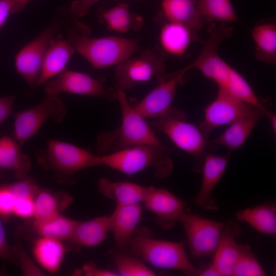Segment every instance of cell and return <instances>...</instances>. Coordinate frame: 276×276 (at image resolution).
Returning a JSON list of instances; mask_svg holds the SVG:
<instances>
[{"instance_id": "6da1fadb", "label": "cell", "mask_w": 276, "mask_h": 276, "mask_svg": "<svg viewBox=\"0 0 276 276\" xmlns=\"http://www.w3.org/2000/svg\"><path fill=\"white\" fill-rule=\"evenodd\" d=\"M90 32L86 25L78 22L69 30L66 39L95 68L117 66L139 49L136 40L118 36L91 37Z\"/></svg>"}, {"instance_id": "7a4b0ae2", "label": "cell", "mask_w": 276, "mask_h": 276, "mask_svg": "<svg viewBox=\"0 0 276 276\" xmlns=\"http://www.w3.org/2000/svg\"><path fill=\"white\" fill-rule=\"evenodd\" d=\"M116 89L117 100L121 113V124L113 132L100 135L98 139L99 151L105 154L112 146L114 151H116L141 145H161L152 127L130 104L125 91L117 87Z\"/></svg>"}, {"instance_id": "3957f363", "label": "cell", "mask_w": 276, "mask_h": 276, "mask_svg": "<svg viewBox=\"0 0 276 276\" xmlns=\"http://www.w3.org/2000/svg\"><path fill=\"white\" fill-rule=\"evenodd\" d=\"M184 244L183 242L154 239L146 229L142 228L135 230L128 246L133 255L155 267L196 275L199 268L189 261Z\"/></svg>"}, {"instance_id": "277c9868", "label": "cell", "mask_w": 276, "mask_h": 276, "mask_svg": "<svg viewBox=\"0 0 276 276\" xmlns=\"http://www.w3.org/2000/svg\"><path fill=\"white\" fill-rule=\"evenodd\" d=\"M100 166H105L130 175L152 168L156 176L164 178L173 169L167 149L162 145H141L109 154L100 155Z\"/></svg>"}, {"instance_id": "5b68a950", "label": "cell", "mask_w": 276, "mask_h": 276, "mask_svg": "<svg viewBox=\"0 0 276 276\" xmlns=\"http://www.w3.org/2000/svg\"><path fill=\"white\" fill-rule=\"evenodd\" d=\"M38 162L52 170L60 180L72 181L76 172L100 166V155H95L74 144L48 139L47 147L37 153Z\"/></svg>"}, {"instance_id": "8992f818", "label": "cell", "mask_w": 276, "mask_h": 276, "mask_svg": "<svg viewBox=\"0 0 276 276\" xmlns=\"http://www.w3.org/2000/svg\"><path fill=\"white\" fill-rule=\"evenodd\" d=\"M149 125L167 135L179 149L199 158L204 156L208 137L201 129L188 122L184 113L171 107Z\"/></svg>"}, {"instance_id": "52a82bcc", "label": "cell", "mask_w": 276, "mask_h": 276, "mask_svg": "<svg viewBox=\"0 0 276 276\" xmlns=\"http://www.w3.org/2000/svg\"><path fill=\"white\" fill-rule=\"evenodd\" d=\"M66 112L65 104L58 95L45 94L38 104L15 113L13 137L22 146L38 132L47 120L52 119L60 124Z\"/></svg>"}, {"instance_id": "ba28073f", "label": "cell", "mask_w": 276, "mask_h": 276, "mask_svg": "<svg viewBox=\"0 0 276 276\" xmlns=\"http://www.w3.org/2000/svg\"><path fill=\"white\" fill-rule=\"evenodd\" d=\"M233 31V28L224 22L219 25L211 24L208 28V37L200 54L189 65L190 69L198 70L213 81L218 88L224 85L232 67L219 56L218 49L221 42L229 37Z\"/></svg>"}, {"instance_id": "9c48e42d", "label": "cell", "mask_w": 276, "mask_h": 276, "mask_svg": "<svg viewBox=\"0 0 276 276\" xmlns=\"http://www.w3.org/2000/svg\"><path fill=\"white\" fill-rule=\"evenodd\" d=\"M165 70L163 58L155 51L145 49L138 57H130L116 66V87L125 91L154 78L159 81Z\"/></svg>"}, {"instance_id": "30bf717a", "label": "cell", "mask_w": 276, "mask_h": 276, "mask_svg": "<svg viewBox=\"0 0 276 276\" xmlns=\"http://www.w3.org/2000/svg\"><path fill=\"white\" fill-rule=\"evenodd\" d=\"M182 225L192 254L199 258L214 254L222 237L225 223L192 214L188 209L179 221Z\"/></svg>"}, {"instance_id": "8fae6325", "label": "cell", "mask_w": 276, "mask_h": 276, "mask_svg": "<svg viewBox=\"0 0 276 276\" xmlns=\"http://www.w3.org/2000/svg\"><path fill=\"white\" fill-rule=\"evenodd\" d=\"M44 84L47 95H58L67 93L103 98L109 101L117 99L116 88H105L101 79L66 68Z\"/></svg>"}, {"instance_id": "7c38bea8", "label": "cell", "mask_w": 276, "mask_h": 276, "mask_svg": "<svg viewBox=\"0 0 276 276\" xmlns=\"http://www.w3.org/2000/svg\"><path fill=\"white\" fill-rule=\"evenodd\" d=\"M58 27L52 25L26 44L15 57L17 73L31 86L38 85L44 57Z\"/></svg>"}, {"instance_id": "4fadbf2b", "label": "cell", "mask_w": 276, "mask_h": 276, "mask_svg": "<svg viewBox=\"0 0 276 276\" xmlns=\"http://www.w3.org/2000/svg\"><path fill=\"white\" fill-rule=\"evenodd\" d=\"M189 65L182 67L169 76L164 75L157 85L133 106L145 119H157L171 107L176 89L183 81Z\"/></svg>"}, {"instance_id": "5bb4252c", "label": "cell", "mask_w": 276, "mask_h": 276, "mask_svg": "<svg viewBox=\"0 0 276 276\" xmlns=\"http://www.w3.org/2000/svg\"><path fill=\"white\" fill-rule=\"evenodd\" d=\"M254 107L237 100L219 88L216 98L204 110V119L199 128L208 136L215 128L230 124Z\"/></svg>"}, {"instance_id": "9a60e30c", "label": "cell", "mask_w": 276, "mask_h": 276, "mask_svg": "<svg viewBox=\"0 0 276 276\" xmlns=\"http://www.w3.org/2000/svg\"><path fill=\"white\" fill-rule=\"evenodd\" d=\"M143 202L155 215L156 222L164 229L173 228L187 209L185 202L163 188L151 187Z\"/></svg>"}, {"instance_id": "2e32d148", "label": "cell", "mask_w": 276, "mask_h": 276, "mask_svg": "<svg viewBox=\"0 0 276 276\" xmlns=\"http://www.w3.org/2000/svg\"><path fill=\"white\" fill-rule=\"evenodd\" d=\"M228 157L226 156L205 154L202 168V178L200 190L194 201L199 207L208 210H217L218 205L213 196L216 186L225 172Z\"/></svg>"}, {"instance_id": "e0dca14e", "label": "cell", "mask_w": 276, "mask_h": 276, "mask_svg": "<svg viewBox=\"0 0 276 276\" xmlns=\"http://www.w3.org/2000/svg\"><path fill=\"white\" fill-rule=\"evenodd\" d=\"M142 217L141 203L117 205L109 216L110 231L119 248H126Z\"/></svg>"}, {"instance_id": "ac0fdd59", "label": "cell", "mask_w": 276, "mask_h": 276, "mask_svg": "<svg viewBox=\"0 0 276 276\" xmlns=\"http://www.w3.org/2000/svg\"><path fill=\"white\" fill-rule=\"evenodd\" d=\"M267 110L252 108L229 124L227 129L212 143L230 150L241 147L246 142L260 118Z\"/></svg>"}, {"instance_id": "d6986e66", "label": "cell", "mask_w": 276, "mask_h": 276, "mask_svg": "<svg viewBox=\"0 0 276 276\" xmlns=\"http://www.w3.org/2000/svg\"><path fill=\"white\" fill-rule=\"evenodd\" d=\"M75 49L67 39L60 34L53 37L46 51L38 85H43L66 68Z\"/></svg>"}, {"instance_id": "ffe728a7", "label": "cell", "mask_w": 276, "mask_h": 276, "mask_svg": "<svg viewBox=\"0 0 276 276\" xmlns=\"http://www.w3.org/2000/svg\"><path fill=\"white\" fill-rule=\"evenodd\" d=\"M239 229L234 223L225 224L224 230L215 252L212 265L220 275L233 276L241 251L235 240Z\"/></svg>"}, {"instance_id": "44dd1931", "label": "cell", "mask_w": 276, "mask_h": 276, "mask_svg": "<svg viewBox=\"0 0 276 276\" xmlns=\"http://www.w3.org/2000/svg\"><path fill=\"white\" fill-rule=\"evenodd\" d=\"M151 187L143 186L128 181H113L106 177L98 181L99 192L114 200L117 205H132L143 202Z\"/></svg>"}, {"instance_id": "7402d4cb", "label": "cell", "mask_w": 276, "mask_h": 276, "mask_svg": "<svg viewBox=\"0 0 276 276\" xmlns=\"http://www.w3.org/2000/svg\"><path fill=\"white\" fill-rule=\"evenodd\" d=\"M195 0H163L162 10L168 21L183 25L196 35L203 26V19Z\"/></svg>"}, {"instance_id": "603a6c76", "label": "cell", "mask_w": 276, "mask_h": 276, "mask_svg": "<svg viewBox=\"0 0 276 276\" xmlns=\"http://www.w3.org/2000/svg\"><path fill=\"white\" fill-rule=\"evenodd\" d=\"M21 147L13 137L0 138V169L12 171L18 180L27 177L31 167L30 158L22 152Z\"/></svg>"}, {"instance_id": "cb8c5ba5", "label": "cell", "mask_w": 276, "mask_h": 276, "mask_svg": "<svg viewBox=\"0 0 276 276\" xmlns=\"http://www.w3.org/2000/svg\"><path fill=\"white\" fill-rule=\"evenodd\" d=\"M65 250L62 241L45 237L36 239L32 248L36 262L43 269L52 274L59 270Z\"/></svg>"}, {"instance_id": "d4e9b609", "label": "cell", "mask_w": 276, "mask_h": 276, "mask_svg": "<svg viewBox=\"0 0 276 276\" xmlns=\"http://www.w3.org/2000/svg\"><path fill=\"white\" fill-rule=\"evenodd\" d=\"M110 231L109 216H103L78 222L69 240L79 246L94 247L102 242Z\"/></svg>"}, {"instance_id": "484cf974", "label": "cell", "mask_w": 276, "mask_h": 276, "mask_svg": "<svg viewBox=\"0 0 276 276\" xmlns=\"http://www.w3.org/2000/svg\"><path fill=\"white\" fill-rule=\"evenodd\" d=\"M197 38V36L186 26L171 21L165 24L159 33V42L163 49L177 56L182 55L192 40Z\"/></svg>"}, {"instance_id": "4316f807", "label": "cell", "mask_w": 276, "mask_h": 276, "mask_svg": "<svg viewBox=\"0 0 276 276\" xmlns=\"http://www.w3.org/2000/svg\"><path fill=\"white\" fill-rule=\"evenodd\" d=\"M99 19L104 22L108 29L124 33L130 30H137L143 24V19L131 12L126 3L119 4L109 9H101Z\"/></svg>"}, {"instance_id": "83f0119b", "label": "cell", "mask_w": 276, "mask_h": 276, "mask_svg": "<svg viewBox=\"0 0 276 276\" xmlns=\"http://www.w3.org/2000/svg\"><path fill=\"white\" fill-rule=\"evenodd\" d=\"M236 216L261 234L272 236L276 234V209L273 204L265 203L246 209L236 213Z\"/></svg>"}, {"instance_id": "f1b7e54d", "label": "cell", "mask_w": 276, "mask_h": 276, "mask_svg": "<svg viewBox=\"0 0 276 276\" xmlns=\"http://www.w3.org/2000/svg\"><path fill=\"white\" fill-rule=\"evenodd\" d=\"M255 44V56L267 63H276V26L266 22L256 26L251 30Z\"/></svg>"}, {"instance_id": "f546056e", "label": "cell", "mask_w": 276, "mask_h": 276, "mask_svg": "<svg viewBox=\"0 0 276 276\" xmlns=\"http://www.w3.org/2000/svg\"><path fill=\"white\" fill-rule=\"evenodd\" d=\"M78 222L60 213L48 220L34 222L33 228L40 237L63 241L72 238Z\"/></svg>"}, {"instance_id": "4dcf8cb0", "label": "cell", "mask_w": 276, "mask_h": 276, "mask_svg": "<svg viewBox=\"0 0 276 276\" xmlns=\"http://www.w3.org/2000/svg\"><path fill=\"white\" fill-rule=\"evenodd\" d=\"M60 194L39 187L34 199V222L48 220L60 214V210L69 205L60 200Z\"/></svg>"}, {"instance_id": "1f68e13d", "label": "cell", "mask_w": 276, "mask_h": 276, "mask_svg": "<svg viewBox=\"0 0 276 276\" xmlns=\"http://www.w3.org/2000/svg\"><path fill=\"white\" fill-rule=\"evenodd\" d=\"M219 88L243 103L266 110L246 80L232 67L224 85Z\"/></svg>"}, {"instance_id": "d6a6232c", "label": "cell", "mask_w": 276, "mask_h": 276, "mask_svg": "<svg viewBox=\"0 0 276 276\" xmlns=\"http://www.w3.org/2000/svg\"><path fill=\"white\" fill-rule=\"evenodd\" d=\"M197 7L202 19L222 22L238 20L231 0H198Z\"/></svg>"}, {"instance_id": "836d02e7", "label": "cell", "mask_w": 276, "mask_h": 276, "mask_svg": "<svg viewBox=\"0 0 276 276\" xmlns=\"http://www.w3.org/2000/svg\"><path fill=\"white\" fill-rule=\"evenodd\" d=\"M114 263L119 275L152 276L155 273L137 258L125 251H120L114 256Z\"/></svg>"}, {"instance_id": "e575fe53", "label": "cell", "mask_w": 276, "mask_h": 276, "mask_svg": "<svg viewBox=\"0 0 276 276\" xmlns=\"http://www.w3.org/2000/svg\"><path fill=\"white\" fill-rule=\"evenodd\" d=\"M266 273L257 259L245 245H241L240 256L235 265L234 276H263Z\"/></svg>"}, {"instance_id": "d590c367", "label": "cell", "mask_w": 276, "mask_h": 276, "mask_svg": "<svg viewBox=\"0 0 276 276\" xmlns=\"http://www.w3.org/2000/svg\"><path fill=\"white\" fill-rule=\"evenodd\" d=\"M17 265L21 268L25 275H44V272L35 264L26 253L22 246L16 244L15 246Z\"/></svg>"}, {"instance_id": "8d00e7d4", "label": "cell", "mask_w": 276, "mask_h": 276, "mask_svg": "<svg viewBox=\"0 0 276 276\" xmlns=\"http://www.w3.org/2000/svg\"><path fill=\"white\" fill-rule=\"evenodd\" d=\"M0 259L17 264L15 246L10 245L7 240L2 219L0 217Z\"/></svg>"}, {"instance_id": "74e56055", "label": "cell", "mask_w": 276, "mask_h": 276, "mask_svg": "<svg viewBox=\"0 0 276 276\" xmlns=\"http://www.w3.org/2000/svg\"><path fill=\"white\" fill-rule=\"evenodd\" d=\"M100 0H77L72 3L70 11L76 16L85 15L90 8Z\"/></svg>"}, {"instance_id": "f35d334b", "label": "cell", "mask_w": 276, "mask_h": 276, "mask_svg": "<svg viewBox=\"0 0 276 276\" xmlns=\"http://www.w3.org/2000/svg\"><path fill=\"white\" fill-rule=\"evenodd\" d=\"M15 98L13 96L0 97V123L3 122L12 113Z\"/></svg>"}, {"instance_id": "ab89813d", "label": "cell", "mask_w": 276, "mask_h": 276, "mask_svg": "<svg viewBox=\"0 0 276 276\" xmlns=\"http://www.w3.org/2000/svg\"><path fill=\"white\" fill-rule=\"evenodd\" d=\"M83 273L88 276H115L118 273L108 269H103L97 267L93 263L86 264L82 269Z\"/></svg>"}, {"instance_id": "60d3db41", "label": "cell", "mask_w": 276, "mask_h": 276, "mask_svg": "<svg viewBox=\"0 0 276 276\" xmlns=\"http://www.w3.org/2000/svg\"><path fill=\"white\" fill-rule=\"evenodd\" d=\"M12 9L11 0H0V28L12 13Z\"/></svg>"}, {"instance_id": "b9f144b4", "label": "cell", "mask_w": 276, "mask_h": 276, "mask_svg": "<svg viewBox=\"0 0 276 276\" xmlns=\"http://www.w3.org/2000/svg\"><path fill=\"white\" fill-rule=\"evenodd\" d=\"M196 275L220 276L217 270L212 264L207 267L199 269Z\"/></svg>"}, {"instance_id": "7bdbcfd3", "label": "cell", "mask_w": 276, "mask_h": 276, "mask_svg": "<svg viewBox=\"0 0 276 276\" xmlns=\"http://www.w3.org/2000/svg\"><path fill=\"white\" fill-rule=\"evenodd\" d=\"M29 1L30 0H11L12 5V13H15L23 9Z\"/></svg>"}, {"instance_id": "ee69618b", "label": "cell", "mask_w": 276, "mask_h": 276, "mask_svg": "<svg viewBox=\"0 0 276 276\" xmlns=\"http://www.w3.org/2000/svg\"><path fill=\"white\" fill-rule=\"evenodd\" d=\"M265 115L267 117L269 121L270 122L271 127L273 129V132L275 133L276 131V116L275 114L272 112L267 111Z\"/></svg>"}, {"instance_id": "f6af8a7d", "label": "cell", "mask_w": 276, "mask_h": 276, "mask_svg": "<svg viewBox=\"0 0 276 276\" xmlns=\"http://www.w3.org/2000/svg\"><path fill=\"white\" fill-rule=\"evenodd\" d=\"M2 170L0 169V177L2 176Z\"/></svg>"}, {"instance_id": "bcb514c9", "label": "cell", "mask_w": 276, "mask_h": 276, "mask_svg": "<svg viewBox=\"0 0 276 276\" xmlns=\"http://www.w3.org/2000/svg\"><path fill=\"white\" fill-rule=\"evenodd\" d=\"M195 1H196V0H195Z\"/></svg>"}]
</instances>
